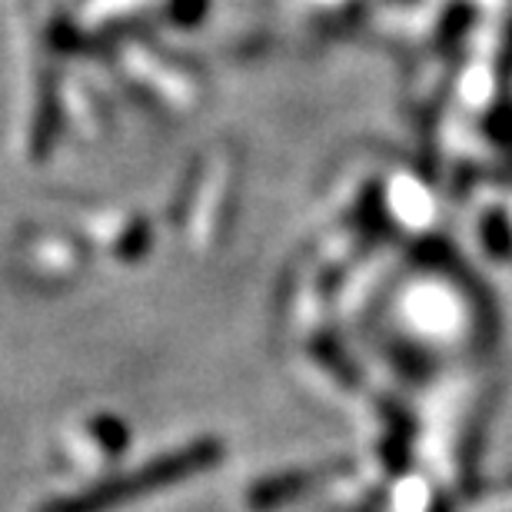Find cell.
<instances>
[{
  "mask_svg": "<svg viewBox=\"0 0 512 512\" xmlns=\"http://www.w3.org/2000/svg\"><path fill=\"white\" fill-rule=\"evenodd\" d=\"M207 17V0H170V20L177 27H197Z\"/></svg>",
  "mask_w": 512,
  "mask_h": 512,
  "instance_id": "1",
  "label": "cell"
}]
</instances>
